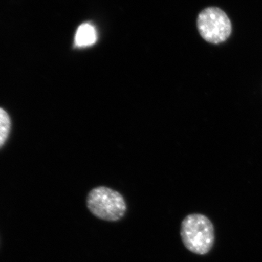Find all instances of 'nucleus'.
<instances>
[{
	"label": "nucleus",
	"instance_id": "obj_1",
	"mask_svg": "<svg viewBox=\"0 0 262 262\" xmlns=\"http://www.w3.org/2000/svg\"><path fill=\"white\" fill-rule=\"evenodd\" d=\"M181 237L184 246L191 252L205 255L214 243V228L208 217L202 214L188 215L182 221Z\"/></svg>",
	"mask_w": 262,
	"mask_h": 262
},
{
	"label": "nucleus",
	"instance_id": "obj_2",
	"mask_svg": "<svg viewBox=\"0 0 262 262\" xmlns=\"http://www.w3.org/2000/svg\"><path fill=\"white\" fill-rule=\"evenodd\" d=\"M87 206L95 216L108 222L120 220L127 209L123 196L106 187H96L89 192Z\"/></svg>",
	"mask_w": 262,
	"mask_h": 262
},
{
	"label": "nucleus",
	"instance_id": "obj_3",
	"mask_svg": "<svg viewBox=\"0 0 262 262\" xmlns=\"http://www.w3.org/2000/svg\"><path fill=\"white\" fill-rule=\"evenodd\" d=\"M196 28L201 37L213 45L225 42L232 32L228 15L217 7H208L202 10L196 18Z\"/></svg>",
	"mask_w": 262,
	"mask_h": 262
},
{
	"label": "nucleus",
	"instance_id": "obj_4",
	"mask_svg": "<svg viewBox=\"0 0 262 262\" xmlns=\"http://www.w3.org/2000/svg\"><path fill=\"white\" fill-rule=\"evenodd\" d=\"M97 40V32L92 24H83L79 27L75 34V42L77 47L92 46Z\"/></svg>",
	"mask_w": 262,
	"mask_h": 262
},
{
	"label": "nucleus",
	"instance_id": "obj_5",
	"mask_svg": "<svg viewBox=\"0 0 262 262\" xmlns=\"http://www.w3.org/2000/svg\"><path fill=\"white\" fill-rule=\"evenodd\" d=\"M9 115L3 108H0V147L5 144L10 130Z\"/></svg>",
	"mask_w": 262,
	"mask_h": 262
}]
</instances>
